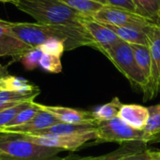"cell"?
Here are the masks:
<instances>
[{
	"mask_svg": "<svg viewBox=\"0 0 160 160\" xmlns=\"http://www.w3.org/2000/svg\"><path fill=\"white\" fill-rule=\"evenodd\" d=\"M148 153H149V160H160V151L148 150Z\"/></svg>",
	"mask_w": 160,
	"mask_h": 160,
	"instance_id": "4dcf8cb0",
	"label": "cell"
},
{
	"mask_svg": "<svg viewBox=\"0 0 160 160\" xmlns=\"http://www.w3.org/2000/svg\"><path fill=\"white\" fill-rule=\"evenodd\" d=\"M93 1H96V2H98V3H100V4H103V5L107 6V3H106L105 0H93Z\"/></svg>",
	"mask_w": 160,
	"mask_h": 160,
	"instance_id": "836d02e7",
	"label": "cell"
},
{
	"mask_svg": "<svg viewBox=\"0 0 160 160\" xmlns=\"http://www.w3.org/2000/svg\"><path fill=\"white\" fill-rule=\"evenodd\" d=\"M8 75V66H3L0 64V78L4 77V76H7Z\"/></svg>",
	"mask_w": 160,
	"mask_h": 160,
	"instance_id": "1f68e13d",
	"label": "cell"
},
{
	"mask_svg": "<svg viewBox=\"0 0 160 160\" xmlns=\"http://www.w3.org/2000/svg\"><path fill=\"white\" fill-rule=\"evenodd\" d=\"M63 150L35 144L12 133L0 132V160H59Z\"/></svg>",
	"mask_w": 160,
	"mask_h": 160,
	"instance_id": "277c9868",
	"label": "cell"
},
{
	"mask_svg": "<svg viewBox=\"0 0 160 160\" xmlns=\"http://www.w3.org/2000/svg\"><path fill=\"white\" fill-rule=\"evenodd\" d=\"M147 37L152 57L153 82L152 98L160 93V24H152L143 27Z\"/></svg>",
	"mask_w": 160,
	"mask_h": 160,
	"instance_id": "ba28073f",
	"label": "cell"
},
{
	"mask_svg": "<svg viewBox=\"0 0 160 160\" xmlns=\"http://www.w3.org/2000/svg\"><path fill=\"white\" fill-rule=\"evenodd\" d=\"M32 102H26V103H21L19 105L10 107V108H7L5 110L0 111V128L7 127L15 117L16 115L22 111L23 109H25L26 107H28Z\"/></svg>",
	"mask_w": 160,
	"mask_h": 160,
	"instance_id": "4316f807",
	"label": "cell"
},
{
	"mask_svg": "<svg viewBox=\"0 0 160 160\" xmlns=\"http://www.w3.org/2000/svg\"><path fill=\"white\" fill-rule=\"evenodd\" d=\"M14 6L43 24L80 26V21L84 15L59 0H16Z\"/></svg>",
	"mask_w": 160,
	"mask_h": 160,
	"instance_id": "7a4b0ae2",
	"label": "cell"
},
{
	"mask_svg": "<svg viewBox=\"0 0 160 160\" xmlns=\"http://www.w3.org/2000/svg\"><path fill=\"white\" fill-rule=\"evenodd\" d=\"M101 23L107 28H109L110 30H112L120 39L129 44H141V45L149 46L148 39L143 31V28L117 26V25L105 23V22H101Z\"/></svg>",
	"mask_w": 160,
	"mask_h": 160,
	"instance_id": "2e32d148",
	"label": "cell"
},
{
	"mask_svg": "<svg viewBox=\"0 0 160 160\" xmlns=\"http://www.w3.org/2000/svg\"><path fill=\"white\" fill-rule=\"evenodd\" d=\"M123 106V103L118 98H113L109 103H106L92 112L94 117L98 122L109 121L118 117L119 112Z\"/></svg>",
	"mask_w": 160,
	"mask_h": 160,
	"instance_id": "ffe728a7",
	"label": "cell"
},
{
	"mask_svg": "<svg viewBox=\"0 0 160 160\" xmlns=\"http://www.w3.org/2000/svg\"><path fill=\"white\" fill-rule=\"evenodd\" d=\"M42 55L43 52L40 50L39 47L32 48L20 57L19 62L22 63L26 70H34L38 67H39V61Z\"/></svg>",
	"mask_w": 160,
	"mask_h": 160,
	"instance_id": "603a6c76",
	"label": "cell"
},
{
	"mask_svg": "<svg viewBox=\"0 0 160 160\" xmlns=\"http://www.w3.org/2000/svg\"><path fill=\"white\" fill-rule=\"evenodd\" d=\"M96 50L102 52L133 86L143 92L144 101L149 100V89L146 80L136 62L129 43L120 40L112 45L97 47Z\"/></svg>",
	"mask_w": 160,
	"mask_h": 160,
	"instance_id": "3957f363",
	"label": "cell"
},
{
	"mask_svg": "<svg viewBox=\"0 0 160 160\" xmlns=\"http://www.w3.org/2000/svg\"><path fill=\"white\" fill-rule=\"evenodd\" d=\"M105 1L107 3V6L136 12V6L133 0H105Z\"/></svg>",
	"mask_w": 160,
	"mask_h": 160,
	"instance_id": "f1b7e54d",
	"label": "cell"
},
{
	"mask_svg": "<svg viewBox=\"0 0 160 160\" xmlns=\"http://www.w3.org/2000/svg\"><path fill=\"white\" fill-rule=\"evenodd\" d=\"M159 24H160V17H159Z\"/></svg>",
	"mask_w": 160,
	"mask_h": 160,
	"instance_id": "e575fe53",
	"label": "cell"
},
{
	"mask_svg": "<svg viewBox=\"0 0 160 160\" xmlns=\"http://www.w3.org/2000/svg\"><path fill=\"white\" fill-rule=\"evenodd\" d=\"M149 118L144 130L152 135L158 136L160 133V104L148 107Z\"/></svg>",
	"mask_w": 160,
	"mask_h": 160,
	"instance_id": "cb8c5ba5",
	"label": "cell"
},
{
	"mask_svg": "<svg viewBox=\"0 0 160 160\" xmlns=\"http://www.w3.org/2000/svg\"><path fill=\"white\" fill-rule=\"evenodd\" d=\"M38 108L43 110L64 124H98L92 112L81 111L62 106H49L35 102Z\"/></svg>",
	"mask_w": 160,
	"mask_h": 160,
	"instance_id": "9c48e42d",
	"label": "cell"
},
{
	"mask_svg": "<svg viewBox=\"0 0 160 160\" xmlns=\"http://www.w3.org/2000/svg\"><path fill=\"white\" fill-rule=\"evenodd\" d=\"M6 25L16 38L32 48L39 47L47 40L52 38L63 41L66 51L74 50L82 46L95 47L94 39L82 25L43 24L38 22L7 21Z\"/></svg>",
	"mask_w": 160,
	"mask_h": 160,
	"instance_id": "6da1fadb",
	"label": "cell"
},
{
	"mask_svg": "<svg viewBox=\"0 0 160 160\" xmlns=\"http://www.w3.org/2000/svg\"><path fill=\"white\" fill-rule=\"evenodd\" d=\"M39 111V108H38L35 104V101H33L28 107H26L25 109H23L22 111H21L16 117L5 128H12V127H18V126H22L25 123H27L28 121H30Z\"/></svg>",
	"mask_w": 160,
	"mask_h": 160,
	"instance_id": "d4e9b609",
	"label": "cell"
},
{
	"mask_svg": "<svg viewBox=\"0 0 160 160\" xmlns=\"http://www.w3.org/2000/svg\"><path fill=\"white\" fill-rule=\"evenodd\" d=\"M81 24L88 32L91 38L95 41V47L112 45L122 39H120L112 30L104 26L101 22L95 20L92 16L83 15L80 21Z\"/></svg>",
	"mask_w": 160,
	"mask_h": 160,
	"instance_id": "7c38bea8",
	"label": "cell"
},
{
	"mask_svg": "<svg viewBox=\"0 0 160 160\" xmlns=\"http://www.w3.org/2000/svg\"><path fill=\"white\" fill-rule=\"evenodd\" d=\"M60 123L61 122L56 117H54L52 114L39 109L38 112L27 123H25L22 126H18V127L0 128V132L25 135V134H31V133L38 132L39 130L48 128L50 127L55 126Z\"/></svg>",
	"mask_w": 160,
	"mask_h": 160,
	"instance_id": "8fae6325",
	"label": "cell"
},
{
	"mask_svg": "<svg viewBox=\"0 0 160 160\" xmlns=\"http://www.w3.org/2000/svg\"><path fill=\"white\" fill-rule=\"evenodd\" d=\"M40 50L43 52V53L52 54L55 56H62L63 52L66 51V47L63 41L59 39H49L45 43L39 46Z\"/></svg>",
	"mask_w": 160,
	"mask_h": 160,
	"instance_id": "83f0119b",
	"label": "cell"
},
{
	"mask_svg": "<svg viewBox=\"0 0 160 160\" xmlns=\"http://www.w3.org/2000/svg\"><path fill=\"white\" fill-rule=\"evenodd\" d=\"M31 49V46L20 40L8 29L6 21L0 19V57L11 56L12 62H16Z\"/></svg>",
	"mask_w": 160,
	"mask_h": 160,
	"instance_id": "30bf717a",
	"label": "cell"
},
{
	"mask_svg": "<svg viewBox=\"0 0 160 160\" xmlns=\"http://www.w3.org/2000/svg\"><path fill=\"white\" fill-rule=\"evenodd\" d=\"M119 160H149V153H148V150H141V151L127 155Z\"/></svg>",
	"mask_w": 160,
	"mask_h": 160,
	"instance_id": "f546056e",
	"label": "cell"
},
{
	"mask_svg": "<svg viewBox=\"0 0 160 160\" xmlns=\"http://www.w3.org/2000/svg\"><path fill=\"white\" fill-rule=\"evenodd\" d=\"M0 2L2 3H11V4H15L16 3V0H0Z\"/></svg>",
	"mask_w": 160,
	"mask_h": 160,
	"instance_id": "d6a6232c",
	"label": "cell"
},
{
	"mask_svg": "<svg viewBox=\"0 0 160 160\" xmlns=\"http://www.w3.org/2000/svg\"><path fill=\"white\" fill-rule=\"evenodd\" d=\"M97 143L116 142L120 145L131 144L143 146L149 142L157 140L158 136L147 133L144 129H136L121 118L116 117L109 121H101L97 125Z\"/></svg>",
	"mask_w": 160,
	"mask_h": 160,
	"instance_id": "5b68a950",
	"label": "cell"
},
{
	"mask_svg": "<svg viewBox=\"0 0 160 160\" xmlns=\"http://www.w3.org/2000/svg\"><path fill=\"white\" fill-rule=\"evenodd\" d=\"M136 12L142 16L153 19L159 23L160 0H133Z\"/></svg>",
	"mask_w": 160,
	"mask_h": 160,
	"instance_id": "44dd1931",
	"label": "cell"
},
{
	"mask_svg": "<svg viewBox=\"0 0 160 160\" xmlns=\"http://www.w3.org/2000/svg\"><path fill=\"white\" fill-rule=\"evenodd\" d=\"M39 67L50 73H60L62 71V63H61V57L55 56L52 54L43 53L40 61H39Z\"/></svg>",
	"mask_w": 160,
	"mask_h": 160,
	"instance_id": "484cf974",
	"label": "cell"
},
{
	"mask_svg": "<svg viewBox=\"0 0 160 160\" xmlns=\"http://www.w3.org/2000/svg\"><path fill=\"white\" fill-rule=\"evenodd\" d=\"M136 62L141 68L149 89V99L152 98V82H153V67L152 57L149 46L141 44H130Z\"/></svg>",
	"mask_w": 160,
	"mask_h": 160,
	"instance_id": "5bb4252c",
	"label": "cell"
},
{
	"mask_svg": "<svg viewBox=\"0 0 160 160\" xmlns=\"http://www.w3.org/2000/svg\"><path fill=\"white\" fill-rule=\"evenodd\" d=\"M96 132L97 131L75 135H20L24 140L40 146L67 151H76L84 146L87 142L97 141Z\"/></svg>",
	"mask_w": 160,
	"mask_h": 160,
	"instance_id": "8992f818",
	"label": "cell"
},
{
	"mask_svg": "<svg viewBox=\"0 0 160 160\" xmlns=\"http://www.w3.org/2000/svg\"><path fill=\"white\" fill-rule=\"evenodd\" d=\"M142 150V146L140 145H131V144H126V145H121L118 149L115 151L105 154L102 156H98V157H69L66 158H60L59 160H119L122 158H124L127 155L138 152Z\"/></svg>",
	"mask_w": 160,
	"mask_h": 160,
	"instance_id": "d6986e66",
	"label": "cell"
},
{
	"mask_svg": "<svg viewBox=\"0 0 160 160\" xmlns=\"http://www.w3.org/2000/svg\"><path fill=\"white\" fill-rule=\"evenodd\" d=\"M72 9L84 14L92 16L98 10H100L105 5L93 0H59Z\"/></svg>",
	"mask_w": 160,
	"mask_h": 160,
	"instance_id": "7402d4cb",
	"label": "cell"
},
{
	"mask_svg": "<svg viewBox=\"0 0 160 160\" xmlns=\"http://www.w3.org/2000/svg\"><path fill=\"white\" fill-rule=\"evenodd\" d=\"M118 117L130 127L143 130L149 118L148 108L137 104H123Z\"/></svg>",
	"mask_w": 160,
	"mask_h": 160,
	"instance_id": "4fadbf2b",
	"label": "cell"
},
{
	"mask_svg": "<svg viewBox=\"0 0 160 160\" xmlns=\"http://www.w3.org/2000/svg\"><path fill=\"white\" fill-rule=\"evenodd\" d=\"M39 94L40 90L30 93L8 92L0 90V111L19 105L21 103L33 102Z\"/></svg>",
	"mask_w": 160,
	"mask_h": 160,
	"instance_id": "ac0fdd59",
	"label": "cell"
},
{
	"mask_svg": "<svg viewBox=\"0 0 160 160\" xmlns=\"http://www.w3.org/2000/svg\"><path fill=\"white\" fill-rule=\"evenodd\" d=\"M92 17L98 22L117 26L143 28L147 25L159 24L157 21L142 16L136 12L111 6H104L100 10L93 14Z\"/></svg>",
	"mask_w": 160,
	"mask_h": 160,
	"instance_id": "52a82bcc",
	"label": "cell"
},
{
	"mask_svg": "<svg viewBox=\"0 0 160 160\" xmlns=\"http://www.w3.org/2000/svg\"><path fill=\"white\" fill-rule=\"evenodd\" d=\"M98 124H64L60 123L35 133L25 135H75L97 131Z\"/></svg>",
	"mask_w": 160,
	"mask_h": 160,
	"instance_id": "9a60e30c",
	"label": "cell"
},
{
	"mask_svg": "<svg viewBox=\"0 0 160 160\" xmlns=\"http://www.w3.org/2000/svg\"><path fill=\"white\" fill-rule=\"evenodd\" d=\"M0 90L8 92L30 93L40 89L36 84L22 77L12 76L8 74L0 78Z\"/></svg>",
	"mask_w": 160,
	"mask_h": 160,
	"instance_id": "e0dca14e",
	"label": "cell"
}]
</instances>
